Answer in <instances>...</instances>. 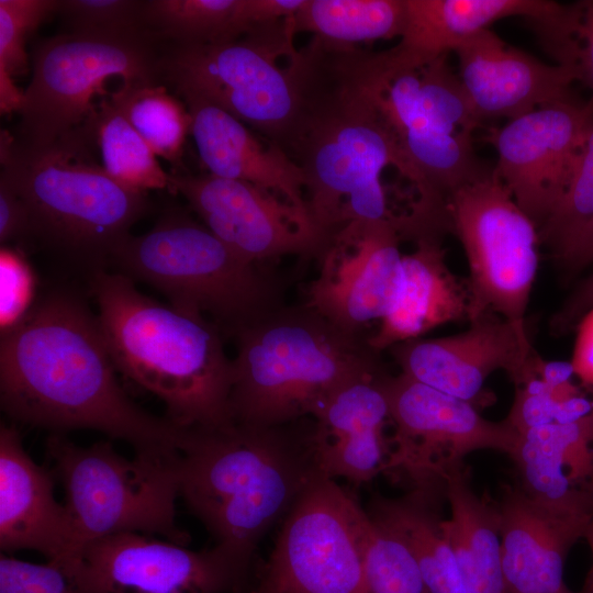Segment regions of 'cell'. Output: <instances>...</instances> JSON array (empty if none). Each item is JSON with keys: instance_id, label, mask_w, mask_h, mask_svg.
<instances>
[{"instance_id": "6da1fadb", "label": "cell", "mask_w": 593, "mask_h": 593, "mask_svg": "<svg viewBox=\"0 0 593 593\" xmlns=\"http://www.w3.org/2000/svg\"><path fill=\"white\" fill-rule=\"evenodd\" d=\"M116 372L97 314L74 290L46 292L1 333L0 402L13 421L51 434L98 430L135 455L177 458L181 428L137 406Z\"/></svg>"}, {"instance_id": "7a4b0ae2", "label": "cell", "mask_w": 593, "mask_h": 593, "mask_svg": "<svg viewBox=\"0 0 593 593\" xmlns=\"http://www.w3.org/2000/svg\"><path fill=\"white\" fill-rule=\"evenodd\" d=\"M295 423L181 428L179 496L216 546L245 562H253L261 538L322 475L313 424Z\"/></svg>"}, {"instance_id": "3957f363", "label": "cell", "mask_w": 593, "mask_h": 593, "mask_svg": "<svg viewBox=\"0 0 593 593\" xmlns=\"http://www.w3.org/2000/svg\"><path fill=\"white\" fill-rule=\"evenodd\" d=\"M354 48L324 44L318 70L284 153L305 178L306 212L324 244L351 222L391 221L382 174L393 167L407 180L398 141L361 85Z\"/></svg>"}, {"instance_id": "277c9868", "label": "cell", "mask_w": 593, "mask_h": 593, "mask_svg": "<svg viewBox=\"0 0 593 593\" xmlns=\"http://www.w3.org/2000/svg\"><path fill=\"white\" fill-rule=\"evenodd\" d=\"M87 282L118 372L156 395L180 428L233 422V359L215 324L145 295L113 270Z\"/></svg>"}, {"instance_id": "5b68a950", "label": "cell", "mask_w": 593, "mask_h": 593, "mask_svg": "<svg viewBox=\"0 0 593 593\" xmlns=\"http://www.w3.org/2000/svg\"><path fill=\"white\" fill-rule=\"evenodd\" d=\"M85 126L47 145H31L7 130L0 137V179L23 201V246L45 251L88 279L109 270L116 248L149 210L145 191L107 174L90 152Z\"/></svg>"}, {"instance_id": "8992f818", "label": "cell", "mask_w": 593, "mask_h": 593, "mask_svg": "<svg viewBox=\"0 0 593 593\" xmlns=\"http://www.w3.org/2000/svg\"><path fill=\"white\" fill-rule=\"evenodd\" d=\"M233 422L281 426L313 417L346 383L381 369L368 337L306 306L269 312L233 336Z\"/></svg>"}, {"instance_id": "52a82bcc", "label": "cell", "mask_w": 593, "mask_h": 593, "mask_svg": "<svg viewBox=\"0 0 593 593\" xmlns=\"http://www.w3.org/2000/svg\"><path fill=\"white\" fill-rule=\"evenodd\" d=\"M292 16L253 29L238 40L171 44L160 76L186 99L214 105L283 152L315 78L322 43L296 48Z\"/></svg>"}, {"instance_id": "ba28073f", "label": "cell", "mask_w": 593, "mask_h": 593, "mask_svg": "<svg viewBox=\"0 0 593 593\" xmlns=\"http://www.w3.org/2000/svg\"><path fill=\"white\" fill-rule=\"evenodd\" d=\"M354 69L392 130L416 191L414 211L428 220L446 215L448 198L492 171L474 154L481 121L447 55L412 70H389L371 52L356 51Z\"/></svg>"}, {"instance_id": "9c48e42d", "label": "cell", "mask_w": 593, "mask_h": 593, "mask_svg": "<svg viewBox=\"0 0 593 593\" xmlns=\"http://www.w3.org/2000/svg\"><path fill=\"white\" fill-rule=\"evenodd\" d=\"M110 268L155 288L171 306L205 317L230 337L281 306L259 264L235 254L180 210L164 213L142 235L131 234Z\"/></svg>"}, {"instance_id": "30bf717a", "label": "cell", "mask_w": 593, "mask_h": 593, "mask_svg": "<svg viewBox=\"0 0 593 593\" xmlns=\"http://www.w3.org/2000/svg\"><path fill=\"white\" fill-rule=\"evenodd\" d=\"M54 463L80 548L121 533L158 535L186 546L189 535L176 522L178 458L120 455L108 440L79 446L49 434Z\"/></svg>"}, {"instance_id": "8fae6325", "label": "cell", "mask_w": 593, "mask_h": 593, "mask_svg": "<svg viewBox=\"0 0 593 593\" xmlns=\"http://www.w3.org/2000/svg\"><path fill=\"white\" fill-rule=\"evenodd\" d=\"M153 35L113 37L63 33L38 43L32 78L18 112L16 138L47 145L81 126L96 111L93 99L108 79L152 85L160 77Z\"/></svg>"}, {"instance_id": "7c38bea8", "label": "cell", "mask_w": 593, "mask_h": 593, "mask_svg": "<svg viewBox=\"0 0 593 593\" xmlns=\"http://www.w3.org/2000/svg\"><path fill=\"white\" fill-rule=\"evenodd\" d=\"M446 209L449 232L459 238L468 259L472 320L490 311L526 325L539 261L536 224L493 169L456 190Z\"/></svg>"}, {"instance_id": "4fadbf2b", "label": "cell", "mask_w": 593, "mask_h": 593, "mask_svg": "<svg viewBox=\"0 0 593 593\" xmlns=\"http://www.w3.org/2000/svg\"><path fill=\"white\" fill-rule=\"evenodd\" d=\"M394 434L383 473L412 491L444 496L447 480L477 450L514 454L519 435L506 419L493 422L460 398L402 373L387 379Z\"/></svg>"}, {"instance_id": "5bb4252c", "label": "cell", "mask_w": 593, "mask_h": 593, "mask_svg": "<svg viewBox=\"0 0 593 593\" xmlns=\"http://www.w3.org/2000/svg\"><path fill=\"white\" fill-rule=\"evenodd\" d=\"M359 510L334 479L316 477L287 514L260 577L276 593H369Z\"/></svg>"}, {"instance_id": "9a60e30c", "label": "cell", "mask_w": 593, "mask_h": 593, "mask_svg": "<svg viewBox=\"0 0 593 593\" xmlns=\"http://www.w3.org/2000/svg\"><path fill=\"white\" fill-rule=\"evenodd\" d=\"M77 558L98 593H237L251 570L220 546L195 551L143 533L88 541Z\"/></svg>"}, {"instance_id": "2e32d148", "label": "cell", "mask_w": 593, "mask_h": 593, "mask_svg": "<svg viewBox=\"0 0 593 593\" xmlns=\"http://www.w3.org/2000/svg\"><path fill=\"white\" fill-rule=\"evenodd\" d=\"M391 221L351 222L328 238L318 254L305 305L340 329L363 335L381 321L395 298L403 255Z\"/></svg>"}, {"instance_id": "e0dca14e", "label": "cell", "mask_w": 593, "mask_h": 593, "mask_svg": "<svg viewBox=\"0 0 593 593\" xmlns=\"http://www.w3.org/2000/svg\"><path fill=\"white\" fill-rule=\"evenodd\" d=\"M593 108L572 98L540 107L492 130L495 176L539 228L560 202Z\"/></svg>"}, {"instance_id": "ac0fdd59", "label": "cell", "mask_w": 593, "mask_h": 593, "mask_svg": "<svg viewBox=\"0 0 593 593\" xmlns=\"http://www.w3.org/2000/svg\"><path fill=\"white\" fill-rule=\"evenodd\" d=\"M388 350L402 374L478 409L492 402L484 389L491 373L503 370L517 385L535 371L539 356L526 325L490 311L470 321L462 333L416 338Z\"/></svg>"}, {"instance_id": "d6986e66", "label": "cell", "mask_w": 593, "mask_h": 593, "mask_svg": "<svg viewBox=\"0 0 593 593\" xmlns=\"http://www.w3.org/2000/svg\"><path fill=\"white\" fill-rule=\"evenodd\" d=\"M180 193L203 224L247 261L284 255H316L324 240L307 213L248 182L213 175H171Z\"/></svg>"}, {"instance_id": "ffe728a7", "label": "cell", "mask_w": 593, "mask_h": 593, "mask_svg": "<svg viewBox=\"0 0 593 593\" xmlns=\"http://www.w3.org/2000/svg\"><path fill=\"white\" fill-rule=\"evenodd\" d=\"M459 79L479 120L508 121L540 107L572 98L575 71L549 65L506 44L490 29L468 37L454 51Z\"/></svg>"}, {"instance_id": "44dd1931", "label": "cell", "mask_w": 593, "mask_h": 593, "mask_svg": "<svg viewBox=\"0 0 593 593\" xmlns=\"http://www.w3.org/2000/svg\"><path fill=\"white\" fill-rule=\"evenodd\" d=\"M505 593H564L571 547L584 537L590 506L541 502L521 486L497 503Z\"/></svg>"}, {"instance_id": "7402d4cb", "label": "cell", "mask_w": 593, "mask_h": 593, "mask_svg": "<svg viewBox=\"0 0 593 593\" xmlns=\"http://www.w3.org/2000/svg\"><path fill=\"white\" fill-rule=\"evenodd\" d=\"M405 21L400 41L373 53L385 69H419L446 56L468 37L499 20L522 16L539 38L562 21L567 4L546 0H404Z\"/></svg>"}, {"instance_id": "603a6c76", "label": "cell", "mask_w": 593, "mask_h": 593, "mask_svg": "<svg viewBox=\"0 0 593 593\" xmlns=\"http://www.w3.org/2000/svg\"><path fill=\"white\" fill-rule=\"evenodd\" d=\"M382 369L333 393L313 416L312 439L322 475L365 483L383 473L390 456L384 428L390 418Z\"/></svg>"}, {"instance_id": "cb8c5ba5", "label": "cell", "mask_w": 593, "mask_h": 593, "mask_svg": "<svg viewBox=\"0 0 593 593\" xmlns=\"http://www.w3.org/2000/svg\"><path fill=\"white\" fill-rule=\"evenodd\" d=\"M0 548L4 553L35 550L46 560L77 556L78 541L52 474L23 447L14 425L0 427Z\"/></svg>"}, {"instance_id": "d4e9b609", "label": "cell", "mask_w": 593, "mask_h": 593, "mask_svg": "<svg viewBox=\"0 0 593 593\" xmlns=\"http://www.w3.org/2000/svg\"><path fill=\"white\" fill-rule=\"evenodd\" d=\"M415 244L416 248L402 257L400 284L389 312L368 336L369 346L378 354L422 338L438 326L469 323L473 317L468 278L449 269L439 238H422Z\"/></svg>"}, {"instance_id": "484cf974", "label": "cell", "mask_w": 593, "mask_h": 593, "mask_svg": "<svg viewBox=\"0 0 593 593\" xmlns=\"http://www.w3.org/2000/svg\"><path fill=\"white\" fill-rule=\"evenodd\" d=\"M183 101L198 154L210 175L248 182L307 213L304 174L279 146L214 105Z\"/></svg>"}, {"instance_id": "4316f807", "label": "cell", "mask_w": 593, "mask_h": 593, "mask_svg": "<svg viewBox=\"0 0 593 593\" xmlns=\"http://www.w3.org/2000/svg\"><path fill=\"white\" fill-rule=\"evenodd\" d=\"M521 488L549 504L589 506L593 492V411L519 435L514 454Z\"/></svg>"}, {"instance_id": "83f0119b", "label": "cell", "mask_w": 593, "mask_h": 593, "mask_svg": "<svg viewBox=\"0 0 593 593\" xmlns=\"http://www.w3.org/2000/svg\"><path fill=\"white\" fill-rule=\"evenodd\" d=\"M450 517L445 529L468 593H505L497 503L471 488L466 466L448 480L444 492Z\"/></svg>"}, {"instance_id": "f1b7e54d", "label": "cell", "mask_w": 593, "mask_h": 593, "mask_svg": "<svg viewBox=\"0 0 593 593\" xmlns=\"http://www.w3.org/2000/svg\"><path fill=\"white\" fill-rule=\"evenodd\" d=\"M441 499L411 491L401 499L373 501L368 514L406 544L428 593H468L438 513Z\"/></svg>"}, {"instance_id": "f546056e", "label": "cell", "mask_w": 593, "mask_h": 593, "mask_svg": "<svg viewBox=\"0 0 593 593\" xmlns=\"http://www.w3.org/2000/svg\"><path fill=\"white\" fill-rule=\"evenodd\" d=\"M298 33L313 34L327 45L356 44L400 37L405 21L404 0H305L291 18Z\"/></svg>"}, {"instance_id": "4dcf8cb0", "label": "cell", "mask_w": 593, "mask_h": 593, "mask_svg": "<svg viewBox=\"0 0 593 593\" xmlns=\"http://www.w3.org/2000/svg\"><path fill=\"white\" fill-rule=\"evenodd\" d=\"M83 124L99 148L103 169L114 180L145 192L170 190L171 175L110 100L103 99Z\"/></svg>"}, {"instance_id": "1f68e13d", "label": "cell", "mask_w": 593, "mask_h": 593, "mask_svg": "<svg viewBox=\"0 0 593 593\" xmlns=\"http://www.w3.org/2000/svg\"><path fill=\"white\" fill-rule=\"evenodd\" d=\"M109 100L157 157L174 166L180 164L186 137L192 126L186 103L157 83H121Z\"/></svg>"}, {"instance_id": "d6a6232c", "label": "cell", "mask_w": 593, "mask_h": 593, "mask_svg": "<svg viewBox=\"0 0 593 593\" xmlns=\"http://www.w3.org/2000/svg\"><path fill=\"white\" fill-rule=\"evenodd\" d=\"M239 0H146L144 23L156 40L205 45L238 40Z\"/></svg>"}, {"instance_id": "836d02e7", "label": "cell", "mask_w": 593, "mask_h": 593, "mask_svg": "<svg viewBox=\"0 0 593 593\" xmlns=\"http://www.w3.org/2000/svg\"><path fill=\"white\" fill-rule=\"evenodd\" d=\"M593 224V112L585 125L570 182L539 228V240L560 269Z\"/></svg>"}, {"instance_id": "e575fe53", "label": "cell", "mask_w": 593, "mask_h": 593, "mask_svg": "<svg viewBox=\"0 0 593 593\" xmlns=\"http://www.w3.org/2000/svg\"><path fill=\"white\" fill-rule=\"evenodd\" d=\"M357 533L369 593H428L406 544L361 507Z\"/></svg>"}, {"instance_id": "d590c367", "label": "cell", "mask_w": 593, "mask_h": 593, "mask_svg": "<svg viewBox=\"0 0 593 593\" xmlns=\"http://www.w3.org/2000/svg\"><path fill=\"white\" fill-rule=\"evenodd\" d=\"M143 0H58L69 33L134 37L153 35L144 23Z\"/></svg>"}, {"instance_id": "8d00e7d4", "label": "cell", "mask_w": 593, "mask_h": 593, "mask_svg": "<svg viewBox=\"0 0 593 593\" xmlns=\"http://www.w3.org/2000/svg\"><path fill=\"white\" fill-rule=\"evenodd\" d=\"M0 593H98L85 578L77 557L34 563L0 555Z\"/></svg>"}, {"instance_id": "74e56055", "label": "cell", "mask_w": 593, "mask_h": 593, "mask_svg": "<svg viewBox=\"0 0 593 593\" xmlns=\"http://www.w3.org/2000/svg\"><path fill=\"white\" fill-rule=\"evenodd\" d=\"M57 5L58 0H0V72L14 78L29 71L26 41Z\"/></svg>"}, {"instance_id": "f35d334b", "label": "cell", "mask_w": 593, "mask_h": 593, "mask_svg": "<svg viewBox=\"0 0 593 593\" xmlns=\"http://www.w3.org/2000/svg\"><path fill=\"white\" fill-rule=\"evenodd\" d=\"M0 286V325L3 333L18 324L36 301L35 278L21 248L1 247Z\"/></svg>"}, {"instance_id": "ab89813d", "label": "cell", "mask_w": 593, "mask_h": 593, "mask_svg": "<svg viewBox=\"0 0 593 593\" xmlns=\"http://www.w3.org/2000/svg\"><path fill=\"white\" fill-rule=\"evenodd\" d=\"M577 4L578 20L566 66L575 71L577 81L591 90L588 103L593 108V0L579 1Z\"/></svg>"}, {"instance_id": "60d3db41", "label": "cell", "mask_w": 593, "mask_h": 593, "mask_svg": "<svg viewBox=\"0 0 593 593\" xmlns=\"http://www.w3.org/2000/svg\"><path fill=\"white\" fill-rule=\"evenodd\" d=\"M29 228L26 208L8 182L0 179V242L24 245Z\"/></svg>"}, {"instance_id": "b9f144b4", "label": "cell", "mask_w": 593, "mask_h": 593, "mask_svg": "<svg viewBox=\"0 0 593 593\" xmlns=\"http://www.w3.org/2000/svg\"><path fill=\"white\" fill-rule=\"evenodd\" d=\"M593 310V272L581 280L550 320V329L563 335L575 328L579 321Z\"/></svg>"}, {"instance_id": "7bdbcfd3", "label": "cell", "mask_w": 593, "mask_h": 593, "mask_svg": "<svg viewBox=\"0 0 593 593\" xmlns=\"http://www.w3.org/2000/svg\"><path fill=\"white\" fill-rule=\"evenodd\" d=\"M574 331L575 342L570 362L575 376L593 387V310L579 321Z\"/></svg>"}, {"instance_id": "ee69618b", "label": "cell", "mask_w": 593, "mask_h": 593, "mask_svg": "<svg viewBox=\"0 0 593 593\" xmlns=\"http://www.w3.org/2000/svg\"><path fill=\"white\" fill-rule=\"evenodd\" d=\"M593 262V224L585 232L569 258L560 270L567 276H572L583 270Z\"/></svg>"}, {"instance_id": "f6af8a7d", "label": "cell", "mask_w": 593, "mask_h": 593, "mask_svg": "<svg viewBox=\"0 0 593 593\" xmlns=\"http://www.w3.org/2000/svg\"><path fill=\"white\" fill-rule=\"evenodd\" d=\"M23 91L13 82V78L0 72V110L2 114L19 112L23 103Z\"/></svg>"}, {"instance_id": "bcb514c9", "label": "cell", "mask_w": 593, "mask_h": 593, "mask_svg": "<svg viewBox=\"0 0 593 593\" xmlns=\"http://www.w3.org/2000/svg\"><path fill=\"white\" fill-rule=\"evenodd\" d=\"M590 546L592 558H593V492L591 495V502H590V512H589V519L584 533V537ZM585 593H593V563L592 568L589 572L585 586L583 589Z\"/></svg>"}, {"instance_id": "7dc6e473", "label": "cell", "mask_w": 593, "mask_h": 593, "mask_svg": "<svg viewBox=\"0 0 593 593\" xmlns=\"http://www.w3.org/2000/svg\"><path fill=\"white\" fill-rule=\"evenodd\" d=\"M237 593H276L273 588L270 585L269 582H267L266 580L259 579V582L257 583V585L251 589V590H245V591H242V592H237Z\"/></svg>"}, {"instance_id": "c3c4849f", "label": "cell", "mask_w": 593, "mask_h": 593, "mask_svg": "<svg viewBox=\"0 0 593 593\" xmlns=\"http://www.w3.org/2000/svg\"><path fill=\"white\" fill-rule=\"evenodd\" d=\"M564 593H575V592H572V591L569 590V591H567V592H564ZM580 593H585V592L582 591V592H580Z\"/></svg>"}]
</instances>
